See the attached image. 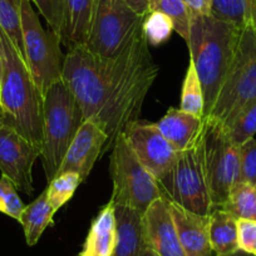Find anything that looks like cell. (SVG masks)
Returning <instances> with one entry per match:
<instances>
[{
  "mask_svg": "<svg viewBox=\"0 0 256 256\" xmlns=\"http://www.w3.org/2000/svg\"><path fill=\"white\" fill-rule=\"evenodd\" d=\"M256 32V0H248V22Z\"/></svg>",
  "mask_w": 256,
  "mask_h": 256,
  "instance_id": "d590c367",
  "label": "cell"
},
{
  "mask_svg": "<svg viewBox=\"0 0 256 256\" xmlns=\"http://www.w3.org/2000/svg\"><path fill=\"white\" fill-rule=\"evenodd\" d=\"M24 208H26V205L19 198L16 187L10 180L6 178V176H2L0 178V212L6 214L14 220L20 221Z\"/></svg>",
  "mask_w": 256,
  "mask_h": 256,
  "instance_id": "f546056e",
  "label": "cell"
},
{
  "mask_svg": "<svg viewBox=\"0 0 256 256\" xmlns=\"http://www.w3.org/2000/svg\"><path fill=\"white\" fill-rule=\"evenodd\" d=\"M211 16L242 28L248 22V0H212Z\"/></svg>",
  "mask_w": 256,
  "mask_h": 256,
  "instance_id": "f1b7e54d",
  "label": "cell"
},
{
  "mask_svg": "<svg viewBox=\"0 0 256 256\" xmlns=\"http://www.w3.org/2000/svg\"><path fill=\"white\" fill-rule=\"evenodd\" d=\"M224 131L228 140L238 147L254 138L256 134V100L242 108Z\"/></svg>",
  "mask_w": 256,
  "mask_h": 256,
  "instance_id": "484cf974",
  "label": "cell"
},
{
  "mask_svg": "<svg viewBox=\"0 0 256 256\" xmlns=\"http://www.w3.org/2000/svg\"><path fill=\"white\" fill-rule=\"evenodd\" d=\"M256 100V32L250 23L241 28L235 56L206 117L226 128L242 108Z\"/></svg>",
  "mask_w": 256,
  "mask_h": 256,
  "instance_id": "5b68a950",
  "label": "cell"
},
{
  "mask_svg": "<svg viewBox=\"0 0 256 256\" xmlns=\"http://www.w3.org/2000/svg\"><path fill=\"white\" fill-rule=\"evenodd\" d=\"M38 8L40 16L46 19L49 29L59 36L63 16V0H30Z\"/></svg>",
  "mask_w": 256,
  "mask_h": 256,
  "instance_id": "1f68e13d",
  "label": "cell"
},
{
  "mask_svg": "<svg viewBox=\"0 0 256 256\" xmlns=\"http://www.w3.org/2000/svg\"><path fill=\"white\" fill-rule=\"evenodd\" d=\"M56 212V211L49 204L46 190L38 198L26 206L19 222L23 226L26 241L29 246H34L38 242L46 228L53 224Z\"/></svg>",
  "mask_w": 256,
  "mask_h": 256,
  "instance_id": "44dd1931",
  "label": "cell"
},
{
  "mask_svg": "<svg viewBox=\"0 0 256 256\" xmlns=\"http://www.w3.org/2000/svg\"><path fill=\"white\" fill-rule=\"evenodd\" d=\"M144 16L124 0H98L86 48L100 56H114L142 28Z\"/></svg>",
  "mask_w": 256,
  "mask_h": 256,
  "instance_id": "30bf717a",
  "label": "cell"
},
{
  "mask_svg": "<svg viewBox=\"0 0 256 256\" xmlns=\"http://www.w3.org/2000/svg\"><path fill=\"white\" fill-rule=\"evenodd\" d=\"M255 255H256V252H255Z\"/></svg>",
  "mask_w": 256,
  "mask_h": 256,
  "instance_id": "ab89813d",
  "label": "cell"
},
{
  "mask_svg": "<svg viewBox=\"0 0 256 256\" xmlns=\"http://www.w3.org/2000/svg\"><path fill=\"white\" fill-rule=\"evenodd\" d=\"M240 182L256 184V138L240 146Z\"/></svg>",
  "mask_w": 256,
  "mask_h": 256,
  "instance_id": "4dcf8cb0",
  "label": "cell"
},
{
  "mask_svg": "<svg viewBox=\"0 0 256 256\" xmlns=\"http://www.w3.org/2000/svg\"><path fill=\"white\" fill-rule=\"evenodd\" d=\"M110 174L113 182L112 200L144 214L148 206L162 198L157 180L138 161L122 134L112 147Z\"/></svg>",
  "mask_w": 256,
  "mask_h": 256,
  "instance_id": "ba28073f",
  "label": "cell"
},
{
  "mask_svg": "<svg viewBox=\"0 0 256 256\" xmlns=\"http://www.w3.org/2000/svg\"><path fill=\"white\" fill-rule=\"evenodd\" d=\"M24 58L42 96L54 83L63 80L64 56L60 38L52 29H46L33 9L30 0H22Z\"/></svg>",
  "mask_w": 256,
  "mask_h": 256,
  "instance_id": "52a82bcc",
  "label": "cell"
},
{
  "mask_svg": "<svg viewBox=\"0 0 256 256\" xmlns=\"http://www.w3.org/2000/svg\"><path fill=\"white\" fill-rule=\"evenodd\" d=\"M157 184L162 198L170 202L202 216L215 210L204 168L201 134L192 146L177 152L172 166Z\"/></svg>",
  "mask_w": 256,
  "mask_h": 256,
  "instance_id": "8992f818",
  "label": "cell"
},
{
  "mask_svg": "<svg viewBox=\"0 0 256 256\" xmlns=\"http://www.w3.org/2000/svg\"><path fill=\"white\" fill-rule=\"evenodd\" d=\"M162 136L177 152L195 144L204 128V117L191 114L181 108L171 107L156 123Z\"/></svg>",
  "mask_w": 256,
  "mask_h": 256,
  "instance_id": "ac0fdd59",
  "label": "cell"
},
{
  "mask_svg": "<svg viewBox=\"0 0 256 256\" xmlns=\"http://www.w3.org/2000/svg\"><path fill=\"white\" fill-rule=\"evenodd\" d=\"M40 154L39 147L16 130L0 124V172L26 195H32L34 191L33 166Z\"/></svg>",
  "mask_w": 256,
  "mask_h": 256,
  "instance_id": "8fae6325",
  "label": "cell"
},
{
  "mask_svg": "<svg viewBox=\"0 0 256 256\" xmlns=\"http://www.w3.org/2000/svg\"><path fill=\"white\" fill-rule=\"evenodd\" d=\"M116 248L113 256H140L147 248L144 214L114 204Z\"/></svg>",
  "mask_w": 256,
  "mask_h": 256,
  "instance_id": "e0dca14e",
  "label": "cell"
},
{
  "mask_svg": "<svg viewBox=\"0 0 256 256\" xmlns=\"http://www.w3.org/2000/svg\"><path fill=\"white\" fill-rule=\"evenodd\" d=\"M0 28L24 56L22 0H0Z\"/></svg>",
  "mask_w": 256,
  "mask_h": 256,
  "instance_id": "d4e9b609",
  "label": "cell"
},
{
  "mask_svg": "<svg viewBox=\"0 0 256 256\" xmlns=\"http://www.w3.org/2000/svg\"><path fill=\"white\" fill-rule=\"evenodd\" d=\"M167 202L186 256H218L210 242L208 216L198 215L170 201Z\"/></svg>",
  "mask_w": 256,
  "mask_h": 256,
  "instance_id": "9a60e30c",
  "label": "cell"
},
{
  "mask_svg": "<svg viewBox=\"0 0 256 256\" xmlns=\"http://www.w3.org/2000/svg\"><path fill=\"white\" fill-rule=\"evenodd\" d=\"M97 3L98 0H63L59 38L68 50L77 46H86L92 29Z\"/></svg>",
  "mask_w": 256,
  "mask_h": 256,
  "instance_id": "2e32d148",
  "label": "cell"
},
{
  "mask_svg": "<svg viewBox=\"0 0 256 256\" xmlns=\"http://www.w3.org/2000/svg\"><path fill=\"white\" fill-rule=\"evenodd\" d=\"M191 16H211L212 0H184Z\"/></svg>",
  "mask_w": 256,
  "mask_h": 256,
  "instance_id": "836d02e7",
  "label": "cell"
},
{
  "mask_svg": "<svg viewBox=\"0 0 256 256\" xmlns=\"http://www.w3.org/2000/svg\"><path fill=\"white\" fill-rule=\"evenodd\" d=\"M201 144L211 200L215 208H221L240 182V147L228 140L220 124L208 118H204Z\"/></svg>",
  "mask_w": 256,
  "mask_h": 256,
  "instance_id": "9c48e42d",
  "label": "cell"
},
{
  "mask_svg": "<svg viewBox=\"0 0 256 256\" xmlns=\"http://www.w3.org/2000/svg\"><path fill=\"white\" fill-rule=\"evenodd\" d=\"M142 32L147 43L157 46L168 40L174 30L171 19L160 12H150L142 23Z\"/></svg>",
  "mask_w": 256,
  "mask_h": 256,
  "instance_id": "83f0119b",
  "label": "cell"
},
{
  "mask_svg": "<svg viewBox=\"0 0 256 256\" xmlns=\"http://www.w3.org/2000/svg\"><path fill=\"white\" fill-rule=\"evenodd\" d=\"M221 208L236 218L256 221V184L246 182L236 184Z\"/></svg>",
  "mask_w": 256,
  "mask_h": 256,
  "instance_id": "7402d4cb",
  "label": "cell"
},
{
  "mask_svg": "<svg viewBox=\"0 0 256 256\" xmlns=\"http://www.w3.org/2000/svg\"><path fill=\"white\" fill-rule=\"evenodd\" d=\"M208 235L216 255H228L238 250V218L221 208L208 215Z\"/></svg>",
  "mask_w": 256,
  "mask_h": 256,
  "instance_id": "ffe728a7",
  "label": "cell"
},
{
  "mask_svg": "<svg viewBox=\"0 0 256 256\" xmlns=\"http://www.w3.org/2000/svg\"><path fill=\"white\" fill-rule=\"evenodd\" d=\"M107 142L108 136L102 128L94 120H84L64 156L58 174L74 172L84 182L96 162L104 154Z\"/></svg>",
  "mask_w": 256,
  "mask_h": 256,
  "instance_id": "4fadbf2b",
  "label": "cell"
},
{
  "mask_svg": "<svg viewBox=\"0 0 256 256\" xmlns=\"http://www.w3.org/2000/svg\"><path fill=\"white\" fill-rule=\"evenodd\" d=\"M148 2L150 0H124V3L127 4L132 10L140 16H146L150 13L148 9Z\"/></svg>",
  "mask_w": 256,
  "mask_h": 256,
  "instance_id": "e575fe53",
  "label": "cell"
},
{
  "mask_svg": "<svg viewBox=\"0 0 256 256\" xmlns=\"http://www.w3.org/2000/svg\"><path fill=\"white\" fill-rule=\"evenodd\" d=\"M150 12H160L171 19L174 30L184 39L188 40L191 14L184 0H150Z\"/></svg>",
  "mask_w": 256,
  "mask_h": 256,
  "instance_id": "cb8c5ba5",
  "label": "cell"
},
{
  "mask_svg": "<svg viewBox=\"0 0 256 256\" xmlns=\"http://www.w3.org/2000/svg\"><path fill=\"white\" fill-rule=\"evenodd\" d=\"M83 113L64 80L54 83L43 96L42 164L46 180L58 174L73 138L83 123Z\"/></svg>",
  "mask_w": 256,
  "mask_h": 256,
  "instance_id": "277c9868",
  "label": "cell"
},
{
  "mask_svg": "<svg viewBox=\"0 0 256 256\" xmlns=\"http://www.w3.org/2000/svg\"><path fill=\"white\" fill-rule=\"evenodd\" d=\"M238 248L255 255L256 252V221L238 218Z\"/></svg>",
  "mask_w": 256,
  "mask_h": 256,
  "instance_id": "d6a6232c",
  "label": "cell"
},
{
  "mask_svg": "<svg viewBox=\"0 0 256 256\" xmlns=\"http://www.w3.org/2000/svg\"><path fill=\"white\" fill-rule=\"evenodd\" d=\"M218 256H256V255H254V254H250V252H246V251H242L238 248V250L235 251V252L228 254V255H218Z\"/></svg>",
  "mask_w": 256,
  "mask_h": 256,
  "instance_id": "8d00e7d4",
  "label": "cell"
},
{
  "mask_svg": "<svg viewBox=\"0 0 256 256\" xmlns=\"http://www.w3.org/2000/svg\"><path fill=\"white\" fill-rule=\"evenodd\" d=\"M241 28L212 16H191L188 40L190 62L200 78L205 114L210 113L238 49Z\"/></svg>",
  "mask_w": 256,
  "mask_h": 256,
  "instance_id": "3957f363",
  "label": "cell"
},
{
  "mask_svg": "<svg viewBox=\"0 0 256 256\" xmlns=\"http://www.w3.org/2000/svg\"><path fill=\"white\" fill-rule=\"evenodd\" d=\"M80 182L82 180H80V174H74V172L59 174L52 181H49L46 191L52 208L56 211L63 208L73 198Z\"/></svg>",
  "mask_w": 256,
  "mask_h": 256,
  "instance_id": "4316f807",
  "label": "cell"
},
{
  "mask_svg": "<svg viewBox=\"0 0 256 256\" xmlns=\"http://www.w3.org/2000/svg\"><path fill=\"white\" fill-rule=\"evenodd\" d=\"M3 72H4V63H3V58H2V54H0V80H2V77H3Z\"/></svg>",
  "mask_w": 256,
  "mask_h": 256,
  "instance_id": "f35d334b",
  "label": "cell"
},
{
  "mask_svg": "<svg viewBox=\"0 0 256 256\" xmlns=\"http://www.w3.org/2000/svg\"><path fill=\"white\" fill-rule=\"evenodd\" d=\"M147 248L157 256H186L166 198H160L144 214Z\"/></svg>",
  "mask_w": 256,
  "mask_h": 256,
  "instance_id": "5bb4252c",
  "label": "cell"
},
{
  "mask_svg": "<svg viewBox=\"0 0 256 256\" xmlns=\"http://www.w3.org/2000/svg\"><path fill=\"white\" fill-rule=\"evenodd\" d=\"M0 54L4 63L0 80V124L16 130L42 150L43 96L32 77L24 56L2 28Z\"/></svg>",
  "mask_w": 256,
  "mask_h": 256,
  "instance_id": "7a4b0ae2",
  "label": "cell"
},
{
  "mask_svg": "<svg viewBox=\"0 0 256 256\" xmlns=\"http://www.w3.org/2000/svg\"><path fill=\"white\" fill-rule=\"evenodd\" d=\"M116 248L114 201L110 198L94 220L83 244L80 256H113Z\"/></svg>",
  "mask_w": 256,
  "mask_h": 256,
  "instance_id": "d6986e66",
  "label": "cell"
},
{
  "mask_svg": "<svg viewBox=\"0 0 256 256\" xmlns=\"http://www.w3.org/2000/svg\"><path fill=\"white\" fill-rule=\"evenodd\" d=\"M158 73L142 28L114 56H97L86 46L64 56V83L74 94L83 120H94L107 134L104 154L128 123L140 120Z\"/></svg>",
  "mask_w": 256,
  "mask_h": 256,
  "instance_id": "6da1fadb",
  "label": "cell"
},
{
  "mask_svg": "<svg viewBox=\"0 0 256 256\" xmlns=\"http://www.w3.org/2000/svg\"><path fill=\"white\" fill-rule=\"evenodd\" d=\"M128 144L138 161L160 180L174 162L177 151L162 136L156 123L134 120L123 130Z\"/></svg>",
  "mask_w": 256,
  "mask_h": 256,
  "instance_id": "7c38bea8",
  "label": "cell"
},
{
  "mask_svg": "<svg viewBox=\"0 0 256 256\" xmlns=\"http://www.w3.org/2000/svg\"><path fill=\"white\" fill-rule=\"evenodd\" d=\"M180 108L191 114L204 117L205 114V100H204V90L201 86L200 78L196 73L194 64L190 62L182 83L181 103Z\"/></svg>",
  "mask_w": 256,
  "mask_h": 256,
  "instance_id": "603a6c76",
  "label": "cell"
},
{
  "mask_svg": "<svg viewBox=\"0 0 256 256\" xmlns=\"http://www.w3.org/2000/svg\"><path fill=\"white\" fill-rule=\"evenodd\" d=\"M140 256H157V255L154 252V251L151 250V248H144V252H142Z\"/></svg>",
  "mask_w": 256,
  "mask_h": 256,
  "instance_id": "74e56055",
  "label": "cell"
}]
</instances>
